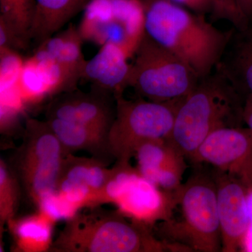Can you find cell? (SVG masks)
<instances>
[{"label":"cell","mask_w":252,"mask_h":252,"mask_svg":"<svg viewBox=\"0 0 252 252\" xmlns=\"http://www.w3.org/2000/svg\"><path fill=\"white\" fill-rule=\"evenodd\" d=\"M78 28L84 41L99 46L112 43L130 59L146 34L143 1L91 0Z\"/></svg>","instance_id":"obj_9"},{"label":"cell","mask_w":252,"mask_h":252,"mask_svg":"<svg viewBox=\"0 0 252 252\" xmlns=\"http://www.w3.org/2000/svg\"><path fill=\"white\" fill-rule=\"evenodd\" d=\"M212 175L216 184L221 252L242 251L252 223L250 190L238 179L225 172L215 169Z\"/></svg>","instance_id":"obj_11"},{"label":"cell","mask_w":252,"mask_h":252,"mask_svg":"<svg viewBox=\"0 0 252 252\" xmlns=\"http://www.w3.org/2000/svg\"><path fill=\"white\" fill-rule=\"evenodd\" d=\"M57 221L46 212H37L6 223L12 239V252H46L54 243V228Z\"/></svg>","instance_id":"obj_17"},{"label":"cell","mask_w":252,"mask_h":252,"mask_svg":"<svg viewBox=\"0 0 252 252\" xmlns=\"http://www.w3.org/2000/svg\"><path fill=\"white\" fill-rule=\"evenodd\" d=\"M190 160L233 176L252 191V130L226 127L210 134Z\"/></svg>","instance_id":"obj_10"},{"label":"cell","mask_w":252,"mask_h":252,"mask_svg":"<svg viewBox=\"0 0 252 252\" xmlns=\"http://www.w3.org/2000/svg\"><path fill=\"white\" fill-rule=\"evenodd\" d=\"M113 172V167L95 157H77L68 154L55 194L74 214L81 209L91 208Z\"/></svg>","instance_id":"obj_12"},{"label":"cell","mask_w":252,"mask_h":252,"mask_svg":"<svg viewBox=\"0 0 252 252\" xmlns=\"http://www.w3.org/2000/svg\"><path fill=\"white\" fill-rule=\"evenodd\" d=\"M146 34L190 66L200 79L221 62L233 31H223L171 0H142Z\"/></svg>","instance_id":"obj_1"},{"label":"cell","mask_w":252,"mask_h":252,"mask_svg":"<svg viewBox=\"0 0 252 252\" xmlns=\"http://www.w3.org/2000/svg\"><path fill=\"white\" fill-rule=\"evenodd\" d=\"M36 14V0H0V20L28 45Z\"/></svg>","instance_id":"obj_21"},{"label":"cell","mask_w":252,"mask_h":252,"mask_svg":"<svg viewBox=\"0 0 252 252\" xmlns=\"http://www.w3.org/2000/svg\"><path fill=\"white\" fill-rule=\"evenodd\" d=\"M238 4L240 11L244 17L251 23L252 21V0H238Z\"/></svg>","instance_id":"obj_27"},{"label":"cell","mask_w":252,"mask_h":252,"mask_svg":"<svg viewBox=\"0 0 252 252\" xmlns=\"http://www.w3.org/2000/svg\"><path fill=\"white\" fill-rule=\"evenodd\" d=\"M77 212L65 220L52 252H161L175 250L156 238L152 230L131 221L118 210L101 206Z\"/></svg>","instance_id":"obj_3"},{"label":"cell","mask_w":252,"mask_h":252,"mask_svg":"<svg viewBox=\"0 0 252 252\" xmlns=\"http://www.w3.org/2000/svg\"><path fill=\"white\" fill-rule=\"evenodd\" d=\"M176 4H180L193 12L205 14H212L215 0H171Z\"/></svg>","instance_id":"obj_26"},{"label":"cell","mask_w":252,"mask_h":252,"mask_svg":"<svg viewBox=\"0 0 252 252\" xmlns=\"http://www.w3.org/2000/svg\"><path fill=\"white\" fill-rule=\"evenodd\" d=\"M24 61L17 51L0 49V86L1 93L18 91L17 84Z\"/></svg>","instance_id":"obj_24"},{"label":"cell","mask_w":252,"mask_h":252,"mask_svg":"<svg viewBox=\"0 0 252 252\" xmlns=\"http://www.w3.org/2000/svg\"><path fill=\"white\" fill-rule=\"evenodd\" d=\"M116 109L117 102L113 94L94 88L88 93L76 89L53 97L46 108V119L77 123L108 135Z\"/></svg>","instance_id":"obj_13"},{"label":"cell","mask_w":252,"mask_h":252,"mask_svg":"<svg viewBox=\"0 0 252 252\" xmlns=\"http://www.w3.org/2000/svg\"><path fill=\"white\" fill-rule=\"evenodd\" d=\"M226 63L217 67L229 79L244 101L252 102V32H240Z\"/></svg>","instance_id":"obj_19"},{"label":"cell","mask_w":252,"mask_h":252,"mask_svg":"<svg viewBox=\"0 0 252 252\" xmlns=\"http://www.w3.org/2000/svg\"><path fill=\"white\" fill-rule=\"evenodd\" d=\"M91 0H36L31 41L38 44L51 37L73 17L84 11Z\"/></svg>","instance_id":"obj_18"},{"label":"cell","mask_w":252,"mask_h":252,"mask_svg":"<svg viewBox=\"0 0 252 252\" xmlns=\"http://www.w3.org/2000/svg\"><path fill=\"white\" fill-rule=\"evenodd\" d=\"M131 64L128 86L154 102L184 98L200 77L193 68L145 34Z\"/></svg>","instance_id":"obj_8"},{"label":"cell","mask_w":252,"mask_h":252,"mask_svg":"<svg viewBox=\"0 0 252 252\" xmlns=\"http://www.w3.org/2000/svg\"><path fill=\"white\" fill-rule=\"evenodd\" d=\"M107 183L94 206L113 204L131 221L152 230L158 222L171 220L176 207L175 191L159 188L141 175L130 162H115Z\"/></svg>","instance_id":"obj_7"},{"label":"cell","mask_w":252,"mask_h":252,"mask_svg":"<svg viewBox=\"0 0 252 252\" xmlns=\"http://www.w3.org/2000/svg\"><path fill=\"white\" fill-rule=\"evenodd\" d=\"M23 195L22 187L16 173L4 159L0 160V232L16 218Z\"/></svg>","instance_id":"obj_23"},{"label":"cell","mask_w":252,"mask_h":252,"mask_svg":"<svg viewBox=\"0 0 252 252\" xmlns=\"http://www.w3.org/2000/svg\"><path fill=\"white\" fill-rule=\"evenodd\" d=\"M129 58L119 46L107 43L91 60L86 61L81 79L92 84V88L113 94H124L128 87L131 64Z\"/></svg>","instance_id":"obj_15"},{"label":"cell","mask_w":252,"mask_h":252,"mask_svg":"<svg viewBox=\"0 0 252 252\" xmlns=\"http://www.w3.org/2000/svg\"><path fill=\"white\" fill-rule=\"evenodd\" d=\"M245 101L220 69L200 79L182 99L176 113L170 140L191 159L210 134L244 123Z\"/></svg>","instance_id":"obj_2"},{"label":"cell","mask_w":252,"mask_h":252,"mask_svg":"<svg viewBox=\"0 0 252 252\" xmlns=\"http://www.w3.org/2000/svg\"><path fill=\"white\" fill-rule=\"evenodd\" d=\"M175 195L180 220L162 222L164 233L192 252H221L213 175L195 172L175 190Z\"/></svg>","instance_id":"obj_4"},{"label":"cell","mask_w":252,"mask_h":252,"mask_svg":"<svg viewBox=\"0 0 252 252\" xmlns=\"http://www.w3.org/2000/svg\"><path fill=\"white\" fill-rule=\"evenodd\" d=\"M46 121L59 140L65 157L78 152H86L106 162L107 158H112L109 152L107 134L89 126L62 119L49 118Z\"/></svg>","instance_id":"obj_16"},{"label":"cell","mask_w":252,"mask_h":252,"mask_svg":"<svg viewBox=\"0 0 252 252\" xmlns=\"http://www.w3.org/2000/svg\"><path fill=\"white\" fill-rule=\"evenodd\" d=\"M65 154L46 120L28 119L23 140L9 162L23 195L39 208L56 190Z\"/></svg>","instance_id":"obj_5"},{"label":"cell","mask_w":252,"mask_h":252,"mask_svg":"<svg viewBox=\"0 0 252 252\" xmlns=\"http://www.w3.org/2000/svg\"><path fill=\"white\" fill-rule=\"evenodd\" d=\"M211 14L212 18L215 20L228 21L239 32L250 29V23L240 11L238 0H215V6Z\"/></svg>","instance_id":"obj_25"},{"label":"cell","mask_w":252,"mask_h":252,"mask_svg":"<svg viewBox=\"0 0 252 252\" xmlns=\"http://www.w3.org/2000/svg\"><path fill=\"white\" fill-rule=\"evenodd\" d=\"M244 123L246 124L250 130H252V101H245L244 104L243 112Z\"/></svg>","instance_id":"obj_28"},{"label":"cell","mask_w":252,"mask_h":252,"mask_svg":"<svg viewBox=\"0 0 252 252\" xmlns=\"http://www.w3.org/2000/svg\"><path fill=\"white\" fill-rule=\"evenodd\" d=\"M182 99L154 102L143 97L130 100L124 94L117 96L115 119L108 134L112 158L117 162H129L144 142L170 140Z\"/></svg>","instance_id":"obj_6"},{"label":"cell","mask_w":252,"mask_h":252,"mask_svg":"<svg viewBox=\"0 0 252 252\" xmlns=\"http://www.w3.org/2000/svg\"><path fill=\"white\" fill-rule=\"evenodd\" d=\"M17 88L24 106L39 103L53 96L49 81L32 56L23 63Z\"/></svg>","instance_id":"obj_22"},{"label":"cell","mask_w":252,"mask_h":252,"mask_svg":"<svg viewBox=\"0 0 252 252\" xmlns=\"http://www.w3.org/2000/svg\"><path fill=\"white\" fill-rule=\"evenodd\" d=\"M84 41L79 28L69 25L65 31L41 43L37 49L46 51L79 80L86 62L82 52Z\"/></svg>","instance_id":"obj_20"},{"label":"cell","mask_w":252,"mask_h":252,"mask_svg":"<svg viewBox=\"0 0 252 252\" xmlns=\"http://www.w3.org/2000/svg\"><path fill=\"white\" fill-rule=\"evenodd\" d=\"M134 158L141 175L162 190L175 191L182 185L187 157L170 140L144 142Z\"/></svg>","instance_id":"obj_14"}]
</instances>
